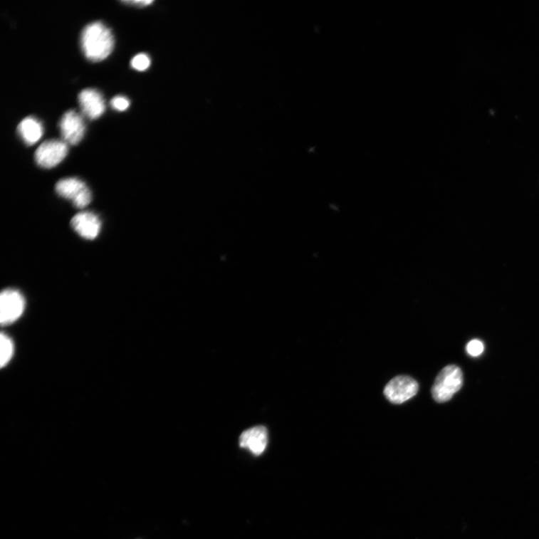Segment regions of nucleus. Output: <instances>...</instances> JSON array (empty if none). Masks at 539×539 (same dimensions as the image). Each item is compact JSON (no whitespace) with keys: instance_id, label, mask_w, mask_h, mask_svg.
Listing matches in <instances>:
<instances>
[{"instance_id":"nucleus-1","label":"nucleus","mask_w":539,"mask_h":539,"mask_svg":"<svg viewBox=\"0 0 539 539\" xmlns=\"http://www.w3.org/2000/svg\"><path fill=\"white\" fill-rule=\"evenodd\" d=\"M80 43L87 59L92 62H100L105 60L112 53L114 38L105 23L96 21L83 28Z\"/></svg>"},{"instance_id":"nucleus-2","label":"nucleus","mask_w":539,"mask_h":539,"mask_svg":"<svg viewBox=\"0 0 539 539\" xmlns=\"http://www.w3.org/2000/svg\"><path fill=\"white\" fill-rule=\"evenodd\" d=\"M463 385V373L456 365L446 367L436 377L431 389L432 397L436 402L449 401Z\"/></svg>"},{"instance_id":"nucleus-3","label":"nucleus","mask_w":539,"mask_h":539,"mask_svg":"<svg viewBox=\"0 0 539 539\" xmlns=\"http://www.w3.org/2000/svg\"><path fill=\"white\" fill-rule=\"evenodd\" d=\"M56 192L60 197L70 200L80 209L88 206L93 199L88 187L77 178H67L58 182Z\"/></svg>"},{"instance_id":"nucleus-4","label":"nucleus","mask_w":539,"mask_h":539,"mask_svg":"<svg viewBox=\"0 0 539 539\" xmlns=\"http://www.w3.org/2000/svg\"><path fill=\"white\" fill-rule=\"evenodd\" d=\"M26 300L19 290L8 288L0 295V323L9 325L16 323L23 315Z\"/></svg>"},{"instance_id":"nucleus-5","label":"nucleus","mask_w":539,"mask_h":539,"mask_svg":"<svg viewBox=\"0 0 539 539\" xmlns=\"http://www.w3.org/2000/svg\"><path fill=\"white\" fill-rule=\"evenodd\" d=\"M68 145L59 140H50L41 144L35 153L37 164L51 169L60 164L68 155Z\"/></svg>"},{"instance_id":"nucleus-6","label":"nucleus","mask_w":539,"mask_h":539,"mask_svg":"<svg viewBox=\"0 0 539 539\" xmlns=\"http://www.w3.org/2000/svg\"><path fill=\"white\" fill-rule=\"evenodd\" d=\"M419 390L418 383L409 376H398L384 389L386 398L393 404H402L412 399Z\"/></svg>"},{"instance_id":"nucleus-7","label":"nucleus","mask_w":539,"mask_h":539,"mask_svg":"<svg viewBox=\"0 0 539 539\" xmlns=\"http://www.w3.org/2000/svg\"><path fill=\"white\" fill-rule=\"evenodd\" d=\"M60 129L64 142L70 145L78 144L85 130L82 115L75 110L67 111L60 122Z\"/></svg>"},{"instance_id":"nucleus-8","label":"nucleus","mask_w":539,"mask_h":539,"mask_svg":"<svg viewBox=\"0 0 539 539\" xmlns=\"http://www.w3.org/2000/svg\"><path fill=\"white\" fill-rule=\"evenodd\" d=\"M78 100L83 114L90 120L99 118L105 111V100L97 90H83L80 93Z\"/></svg>"},{"instance_id":"nucleus-9","label":"nucleus","mask_w":539,"mask_h":539,"mask_svg":"<svg viewBox=\"0 0 539 539\" xmlns=\"http://www.w3.org/2000/svg\"><path fill=\"white\" fill-rule=\"evenodd\" d=\"M71 226L79 236L87 240L95 239L101 230L100 218L89 211L77 214L72 218Z\"/></svg>"},{"instance_id":"nucleus-10","label":"nucleus","mask_w":539,"mask_h":539,"mask_svg":"<svg viewBox=\"0 0 539 539\" xmlns=\"http://www.w3.org/2000/svg\"><path fill=\"white\" fill-rule=\"evenodd\" d=\"M268 443V433L265 427H255L244 431L240 436V446L248 449L256 456L264 453Z\"/></svg>"},{"instance_id":"nucleus-11","label":"nucleus","mask_w":539,"mask_h":539,"mask_svg":"<svg viewBox=\"0 0 539 539\" xmlns=\"http://www.w3.org/2000/svg\"><path fill=\"white\" fill-rule=\"evenodd\" d=\"M18 132L26 145H32L41 138L43 129L38 120L33 117V116H28L19 125Z\"/></svg>"},{"instance_id":"nucleus-12","label":"nucleus","mask_w":539,"mask_h":539,"mask_svg":"<svg viewBox=\"0 0 539 539\" xmlns=\"http://www.w3.org/2000/svg\"><path fill=\"white\" fill-rule=\"evenodd\" d=\"M0 346H1V357H0V364H1V367H4L10 362L14 355V343L11 339L8 336V335L2 333Z\"/></svg>"},{"instance_id":"nucleus-13","label":"nucleus","mask_w":539,"mask_h":539,"mask_svg":"<svg viewBox=\"0 0 539 539\" xmlns=\"http://www.w3.org/2000/svg\"><path fill=\"white\" fill-rule=\"evenodd\" d=\"M150 58L145 53L137 54L131 61V66L140 71L147 70L150 66Z\"/></svg>"},{"instance_id":"nucleus-14","label":"nucleus","mask_w":539,"mask_h":539,"mask_svg":"<svg viewBox=\"0 0 539 539\" xmlns=\"http://www.w3.org/2000/svg\"><path fill=\"white\" fill-rule=\"evenodd\" d=\"M467 352L471 357H478L482 355L485 350V346L483 342L478 340H473L469 342L467 347H466Z\"/></svg>"},{"instance_id":"nucleus-15","label":"nucleus","mask_w":539,"mask_h":539,"mask_svg":"<svg viewBox=\"0 0 539 539\" xmlns=\"http://www.w3.org/2000/svg\"><path fill=\"white\" fill-rule=\"evenodd\" d=\"M110 105L116 110L124 111L130 106V101L126 97L118 95L112 99Z\"/></svg>"},{"instance_id":"nucleus-16","label":"nucleus","mask_w":539,"mask_h":539,"mask_svg":"<svg viewBox=\"0 0 539 539\" xmlns=\"http://www.w3.org/2000/svg\"><path fill=\"white\" fill-rule=\"evenodd\" d=\"M122 3L135 6H147L152 4L153 1L152 0H130V1H122Z\"/></svg>"}]
</instances>
